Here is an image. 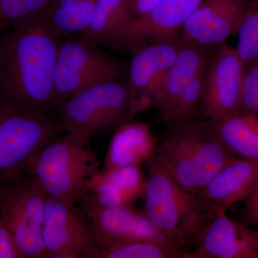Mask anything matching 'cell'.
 <instances>
[{
  "label": "cell",
  "mask_w": 258,
  "mask_h": 258,
  "mask_svg": "<svg viewBox=\"0 0 258 258\" xmlns=\"http://www.w3.org/2000/svg\"><path fill=\"white\" fill-rule=\"evenodd\" d=\"M79 208L89 219L101 249L136 241H154L189 252L164 235L144 212L136 211L132 207L105 208L90 195Z\"/></svg>",
  "instance_id": "obj_10"
},
{
  "label": "cell",
  "mask_w": 258,
  "mask_h": 258,
  "mask_svg": "<svg viewBox=\"0 0 258 258\" xmlns=\"http://www.w3.org/2000/svg\"><path fill=\"white\" fill-rule=\"evenodd\" d=\"M127 1H128L129 6V5H132V3H134V2L137 1V0H127Z\"/></svg>",
  "instance_id": "obj_32"
},
{
  "label": "cell",
  "mask_w": 258,
  "mask_h": 258,
  "mask_svg": "<svg viewBox=\"0 0 258 258\" xmlns=\"http://www.w3.org/2000/svg\"><path fill=\"white\" fill-rule=\"evenodd\" d=\"M237 35L235 49L247 67L258 55V0L249 1Z\"/></svg>",
  "instance_id": "obj_26"
},
{
  "label": "cell",
  "mask_w": 258,
  "mask_h": 258,
  "mask_svg": "<svg viewBox=\"0 0 258 258\" xmlns=\"http://www.w3.org/2000/svg\"><path fill=\"white\" fill-rule=\"evenodd\" d=\"M250 0H206L181 30L184 43L210 48L237 34Z\"/></svg>",
  "instance_id": "obj_15"
},
{
  "label": "cell",
  "mask_w": 258,
  "mask_h": 258,
  "mask_svg": "<svg viewBox=\"0 0 258 258\" xmlns=\"http://www.w3.org/2000/svg\"><path fill=\"white\" fill-rule=\"evenodd\" d=\"M240 112L258 115V66L254 62L249 64L244 71Z\"/></svg>",
  "instance_id": "obj_27"
},
{
  "label": "cell",
  "mask_w": 258,
  "mask_h": 258,
  "mask_svg": "<svg viewBox=\"0 0 258 258\" xmlns=\"http://www.w3.org/2000/svg\"><path fill=\"white\" fill-rule=\"evenodd\" d=\"M42 239L47 257L61 249H71L80 252L83 258H98L101 251L91 222L83 210L49 196Z\"/></svg>",
  "instance_id": "obj_13"
},
{
  "label": "cell",
  "mask_w": 258,
  "mask_h": 258,
  "mask_svg": "<svg viewBox=\"0 0 258 258\" xmlns=\"http://www.w3.org/2000/svg\"><path fill=\"white\" fill-rule=\"evenodd\" d=\"M97 46L83 39L59 42L54 74L59 106L88 88L123 76L119 61Z\"/></svg>",
  "instance_id": "obj_8"
},
{
  "label": "cell",
  "mask_w": 258,
  "mask_h": 258,
  "mask_svg": "<svg viewBox=\"0 0 258 258\" xmlns=\"http://www.w3.org/2000/svg\"><path fill=\"white\" fill-rule=\"evenodd\" d=\"M206 0H160L147 14L134 18L108 44L137 51L159 41L176 39L182 29Z\"/></svg>",
  "instance_id": "obj_12"
},
{
  "label": "cell",
  "mask_w": 258,
  "mask_h": 258,
  "mask_svg": "<svg viewBox=\"0 0 258 258\" xmlns=\"http://www.w3.org/2000/svg\"><path fill=\"white\" fill-rule=\"evenodd\" d=\"M66 132L60 119L50 113L0 106V179L26 174L35 156Z\"/></svg>",
  "instance_id": "obj_5"
},
{
  "label": "cell",
  "mask_w": 258,
  "mask_h": 258,
  "mask_svg": "<svg viewBox=\"0 0 258 258\" xmlns=\"http://www.w3.org/2000/svg\"><path fill=\"white\" fill-rule=\"evenodd\" d=\"M91 139L84 134L66 132L35 156L26 173L35 177L47 196L80 207L102 171Z\"/></svg>",
  "instance_id": "obj_3"
},
{
  "label": "cell",
  "mask_w": 258,
  "mask_h": 258,
  "mask_svg": "<svg viewBox=\"0 0 258 258\" xmlns=\"http://www.w3.org/2000/svg\"><path fill=\"white\" fill-rule=\"evenodd\" d=\"M205 71L189 83L169 109L160 114L166 125L179 124L195 119L203 98Z\"/></svg>",
  "instance_id": "obj_24"
},
{
  "label": "cell",
  "mask_w": 258,
  "mask_h": 258,
  "mask_svg": "<svg viewBox=\"0 0 258 258\" xmlns=\"http://www.w3.org/2000/svg\"><path fill=\"white\" fill-rule=\"evenodd\" d=\"M98 0H53L40 21L57 39L83 33L92 20Z\"/></svg>",
  "instance_id": "obj_21"
},
{
  "label": "cell",
  "mask_w": 258,
  "mask_h": 258,
  "mask_svg": "<svg viewBox=\"0 0 258 258\" xmlns=\"http://www.w3.org/2000/svg\"><path fill=\"white\" fill-rule=\"evenodd\" d=\"M252 62H254V64H257V66H258V55H257V57H256V58L254 59V60Z\"/></svg>",
  "instance_id": "obj_33"
},
{
  "label": "cell",
  "mask_w": 258,
  "mask_h": 258,
  "mask_svg": "<svg viewBox=\"0 0 258 258\" xmlns=\"http://www.w3.org/2000/svg\"><path fill=\"white\" fill-rule=\"evenodd\" d=\"M57 111L66 132L92 138L114 132L128 119V86L120 80L96 85L62 102Z\"/></svg>",
  "instance_id": "obj_6"
},
{
  "label": "cell",
  "mask_w": 258,
  "mask_h": 258,
  "mask_svg": "<svg viewBox=\"0 0 258 258\" xmlns=\"http://www.w3.org/2000/svg\"><path fill=\"white\" fill-rule=\"evenodd\" d=\"M58 46L39 18L0 30V106L50 114L58 108L54 81Z\"/></svg>",
  "instance_id": "obj_1"
},
{
  "label": "cell",
  "mask_w": 258,
  "mask_h": 258,
  "mask_svg": "<svg viewBox=\"0 0 258 258\" xmlns=\"http://www.w3.org/2000/svg\"><path fill=\"white\" fill-rule=\"evenodd\" d=\"M147 174L142 166H128L103 170L95 181L91 195L105 208L132 207L144 198Z\"/></svg>",
  "instance_id": "obj_18"
},
{
  "label": "cell",
  "mask_w": 258,
  "mask_h": 258,
  "mask_svg": "<svg viewBox=\"0 0 258 258\" xmlns=\"http://www.w3.org/2000/svg\"><path fill=\"white\" fill-rule=\"evenodd\" d=\"M257 184L258 160L236 158L212 177L198 197L211 218L243 201Z\"/></svg>",
  "instance_id": "obj_16"
},
{
  "label": "cell",
  "mask_w": 258,
  "mask_h": 258,
  "mask_svg": "<svg viewBox=\"0 0 258 258\" xmlns=\"http://www.w3.org/2000/svg\"><path fill=\"white\" fill-rule=\"evenodd\" d=\"M146 166L144 213L164 235L189 251L210 219L198 194L183 187L154 157Z\"/></svg>",
  "instance_id": "obj_4"
},
{
  "label": "cell",
  "mask_w": 258,
  "mask_h": 258,
  "mask_svg": "<svg viewBox=\"0 0 258 258\" xmlns=\"http://www.w3.org/2000/svg\"><path fill=\"white\" fill-rule=\"evenodd\" d=\"M52 2L53 0H0V30L40 18Z\"/></svg>",
  "instance_id": "obj_25"
},
{
  "label": "cell",
  "mask_w": 258,
  "mask_h": 258,
  "mask_svg": "<svg viewBox=\"0 0 258 258\" xmlns=\"http://www.w3.org/2000/svg\"><path fill=\"white\" fill-rule=\"evenodd\" d=\"M227 149L238 159L258 160V115L238 112L210 120Z\"/></svg>",
  "instance_id": "obj_20"
},
{
  "label": "cell",
  "mask_w": 258,
  "mask_h": 258,
  "mask_svg": "<svg viewBox=\"0 0 258 258\" xmlns=\"http://www.w3.org/2000/svg\"><path fill=\"white\" fill-rule=\"evenodd\" d=\"M52 258H83L78 251L71 249H63L51 255Z\"/></svg>",
  "instance_id": "obj_30"
},
{
  "label": "cell",
  "mask_w": 258,
  "mask_h": 258,
  "mask_svg": "<svg viewBox=\"0 0 258 258\" xmlns=\"http://www.w3.org/2000/svg\"><path fill=\"white\" fill-rule=\"evenodd\" d=\"M185 258H258V231L220 212L209 219Z\"/></svg>",
  "instance_id": "obj_14"
},
{
  "label": "cell",
  "mask_w": 258,
  "mask_h": 258,
  "mask_svg": "<svg viewBox=\"0 0 258 258\" xmlns=\"http://www.w3.org/2000/svg\"><path fill=\"white\" fill-rule=\"evenodd\" d=\"M187 252L154 241H136L102 249L98 258H185Z\"/></svg>",
  "instance_id": "obj_23"
},
{
  "label": "cell",
  "mask_w": 258,
  "mask_h": 258,
  "mask_svg": "<svg viewBox=\"0 0 258 258\" xmlns=\"http://www.w3.org/2000/svg\"><path fill=\"white\" fill-rule=\"evenodd\" d=\"M245 66L237 50L224 42L210 55L204 79L201 119L219 120L240 111Z\"/></svg>",
  "instance_id": "obj_9"
},
{
  "label": "cell",
  "mask_w": 258,
  "mask_h": 258,
  "mask_svg": "<svg viewBox=\"0 0 258 258\" xmlns=\"http://www.w3.org/2000/svg\"><path fill=\"white\" fill-rule=\"evenodd\" d=\"M132 20L127 0H98L92 20L81 39L96 45H108Z\"/></svg>",
  "instance_id": "obj_22"
},
{
  "label": "cell",
  "mask_w": 258,
  "mask_h": 258,
  "mask_svg": "<svg viewBox=\"0 0 258 258\" xmlns=\"http://www.w3.org/2000/svg\"><path fill=\"white\" fill-rule=\"evenodd\" d=\"M183 187L195 194L236 159L209 120L168 125L154 156Z\"/></svg>",
  "instance_id": "obj_2"
},
{
  "label": "cell",
  "mask_w": 258,
  "mask_h": 258,
  "mask_svg": "<svg viewBox=\"0 0 258 258\" xmlns=\"http://www.w3.org/2000/svg\"><path fill=\"white\" fill-rule=\"evenodd\" d=\"M181 45L179 39H174L149 44L136 51L126 81L130 96L128 120L148 109L156 108L161 83Z\"/></svg>",
  "instance_id": "obj_11"
},
{
  "label": "cell",
  "mask_w": 258,
  "mask_h": 258,
  "mask_svg": "<svg viewBox=\"0 0 258 258\" xmlns=\"http://www.w3.org/2000/svg\"><path fill=\"white\" fill-rule=\"evenodd\" d=\"M47 195L32 174L15 180L0 203V217L23 258H47L42 239Z\"/></svg>",
  "instance_id": "obj_7"
},
{
  "label": "cell",
  "mask_w": 258,
  "mask_h": 258,
  "mask_svg": "<svg viewBox=\"0 0 258 258\" xmlns=\"http://www.w3.org/2000/svg\"><path fill=\"white\" fill-rule=\"evenodd\" d=\"M13 181H15V180L10 181V180L0 179V203H1L7 189Z\"/></svg>",
  "instance_id": "obj_31"
},
{
  "label": "cell",
  "mask_w": 258,
  "mask_h": 258,
  "mask_svg": "<svg viewBox=\"0 0 258 258\" xmlns=\"http://www.w3.org/2000/svg\"><path fill=\"white\" fill-rule=\"evenodd\" d=\"M0 258H23L13 235L0 217Z\"/></svg>",
  "instance_id": "obj_28"
},
{
  "label": "cell",
  "mask_w": 258,
  "mask_h": 258,
  "mask_svg": "<svg viewBox=\"0 0 258 258\" xmlns=\"http://www.w3.org/2000/svg\"><path fill=\"white\" fill-rule=\"evenodd\" d=\"M209 49L181 42L175 60L161 83L156 105L160 114L169 109L189 83L206 70L211 55Z\"/></svg>",
  "instance_id": "obj_19"
},
{
  "label": "cell",
  "mask_w": 258,
  "mask_h": 258,
  "mask_svg": "<svg viewBox=\"0 0 258 258\" xmlns=\"http://www.w3.org/2000/svg\"><path fill=\"white\" fill-rule=\"evenodd\" d=\"M242 203V216L246 224L250 226H258V184Z\"/></svg>",
  "instance_id": "obj_29"
},
{
  "label": "cell",
  "mask_w": 258,
  "mask_h": 258,
  "mask_svg": "<svg viewBox=\"0 0 258 258\" xmlns=\"http://www.w3.org/2000/svg\"><path fill=\"white\" fill-rule=\"evenodd\" d=\"M157 139L147 123L129 120L114 131L103 170L128 166H142L155 154Z\"/></svg>",
  "instance_id": "obj_17"
}]
</instances>
